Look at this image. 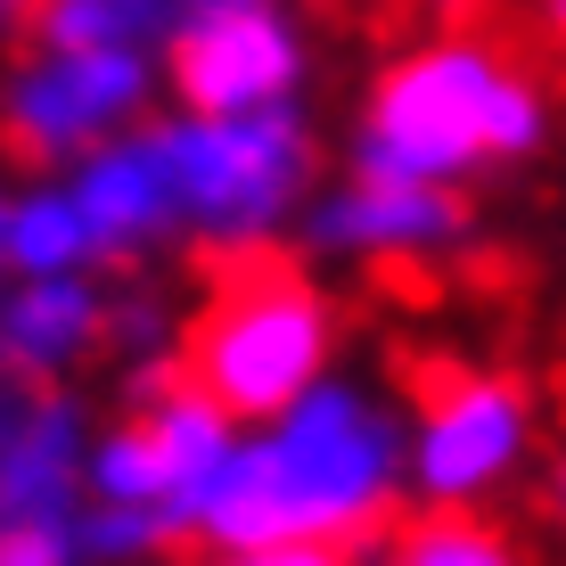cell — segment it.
Returning a JSON list of instances; mask_svg holds the SVG:
<instances>
[{"mask_svg":"<svg viewBox=\"0 0 566 566\" xmlns=\"http://www.w3.org/2000/svg\"><path fill=\"white\" fill-rule=\"evenodd\" d=\"M172 9H181V17H189V9H222V0H172Z\"/></svg>","mask_w":566,"mask_h":566,"instance_id":"cell-22","label":"cell"},{"mask_svg":"<svg viewBox=\"0 0 566 566\" xmlns=\"http://www.w3.org/2000/svg\"><path fill=\"white\" fill-rule=\"evenodd\" d=\"M402 501H411V386L337 361L287 411L239 427V452L198 525V558L287 542L378 551Z\"/></svg>","mask_w":566,"mask_h":566,"instance_id":"cell-1","label":"cell"},{"mask_svg":"<svg viewBox=\"0 0 566 566\" xmlns=\"http://www.w3.org/2000/svg\"><path fill=\"white\" fill-rule=\"evenodd\" d=\"M542 468V402L517 369L436 361L411 378V510H493Z\"/></svg>","mask_w":566,"mask_h":566,"instance_id":"cell-6","label":"cell"},{"mask_svg":"<svg viewBox=\"0 0 566 566\" xmlns=\"http://www.w3.org/2000/svg\"><path fill=\"white\" fill-rule=\"evenodd\" d=\"M66 189L91 222L99 271H140V263L189 255V206H181V165H172L165 115H148L124 140H107L99 156H83L66 172Z\"/></svg>","mask_w":566,"mask_h":566,"instance_id":"cell-10","label":"cell"},{"mask_svg":"<svg viewBox=\"0 0 566 566\" xmlns=\"http://www.w3.org/2000/svg\"><path fill=\"white\" fill-rule=\"evenodd\" d=\"M107 345V271H42L0 287V369L17 386H74Z\"/></svg>","mask_w":566,"mask_h":566,"instance_id":"cell-12","label":"cell"},{"mask_svg":"<svg viewBox=\"0 0 566 566\" xmlns=\"http://www.w3.org/2000/svg\"><path fill=\"white\" fill-rule=\"evenodd\" d=\"M468 239H476L468 189L386 181V172L321 181L296 222V247L328 271H436V263L468 255Z\"/></svg>","mask_w":566,"mask_h":566,"instance_id":"cell-9","label":"cell"},{"mask_svg":"<svg viewBox=\"0 0 566 566\" xmlns=\"http://www.w3.org/2000/svg\"><path fill=\"white\" fill-rule=\"evenodd\" d=\"M9 271L17 280H42V271H99L91 222L74 206L66 172H33L9 189Z\"/></svg>","mask_w":566,"mask_h":566,"instance_id":"cell-14","label":"cell"},{"mask_svg":"<svg viewBox=\"0 0 566 566\" xmlns=\"http://www.w3.org/2000/svg\"><path fill=\"white\" fill-rule=\"evenodd\" d=\"M181 369L239 427H255L337 369V304L280 255L213 263V280L198 287Z\"/></svg>","mask_w":566,"mask_h":566,"instance_id":"cell-4","label":"cell"},{"mask_svg":"<svg viewBox=\"0 0 566 566\" xmlns=\"http://www.w3.org/2000/svg\"><path fill=\"white\" fill-rule=\"evenodd\" d=\"M534 501H542V525L566 542V436L551 443V460L534 468Z\"/></svg>","mask_w":566,"mask_h":566,"instance_id":"cell-18","label":"cell"},{"mask_svg":"<svg viewBox=\"0 0 566 566\" xmlns=\"http://www.w3.org/2000/svg\"><path fill=\"white\" fill-rule=\"evenodd\" d=\"M91 436H99V411L83 386H17L0 419V534L83 517Z\"/></svg>","mask_w":566,"mask_h":566,"instance_id":"cell-11","label":"cell"},{"mask_svg":"<svg viewBox=\"0 0 566 566\" xmlns=\"http://www.w3.org/2000/svg\"><path fill=\"white\" fill-rule=\"evenodd\" d=\"M181 9L172 0H33L25 42L50 50H156L165 57Z\"/></svg>","mask_w":566,"mask_h":566,"instance_id":"cell-15","label":"cell"},{"mask_svg":"<svg viewBox=\"0 0 566 566\" xmlns=\"http://www.w3.org/2000/svg\"><path fill=\"white\" fill-rule=\"evenodd\" d=\"M165 99L156 50H50L25 42L0 66V165L17 172H74L83 156L148 124Z\"/></svg>","mask_w":566,"mask_h":566,"instance_id":"cell-7","label":"cell"},{"mask_svg":"<svg viewBox=\"0 0 566 566\" xmlns=\"http://www.w3.org/2000/svg\"><path fill=\"white\" fill-rule=\"evenodd\" d=\"M213 566H378V551H321V542H287V551H239Z\"/></svg>","mask_w":566,"mask_h":566,"instance_id":"cell-17","label":"cell"},{"mask_svg":"<svg viewBox=\"0 0 566 566\" xmlns=\"http://www.w3.org/2000/svg\"><path fill=\"white\" fill-rule=\"evenodd\" d=\"M378 566H525V551L484 510H411L386 525Z\"/></svg>","mask_w":566,"mask_h":566,"instance_id":"cell-16","label":"cell"},{"mask_svg":"<svg viewBox=\"0 0 566 566\" xmlns=\"http://www.w3.org/2000/svg\"><path fill=\"white\" fill-rule=\"evenodd\" d=\"M189 321H198V287L172 263H140V271H107V345L99 361L124 386L172 378L189 354Z\"/></svg>","mask_w":566,"mask_h":566,"instance_id":"cell-13","label":"cell"},{"mask_svg":"<svg viewBox=\"0 0 566 566\" xmlns=\"http://www.w3.org/2000/svg\"><path fill=\"white\" fill-rule=\"evenodd\" d=\"M17 271H9V181H0V287H9Z\"/></svg>","mask_w":566,"mask_h":566,"instance_id":"cell-21","label":"cell"},{"mask_svg":"<svg viewBox=\"0 0 566 566\" xmlns=\"http://www.w3.org/2000/svg\"><path fill=\"white\" fill-rule=\"evenodd\" d=\"M172 165H181L189 247L206 263L271 255L296 239L312 189H321V124L312 107H255V115H189L172 107Z\"/></svg>","mask_w":566,"mask_h":566,"instance_id":"cell-5","label":"cell"},{"mask_svg":"<svg viewBox=\"0 0 566 566\" xmlns=\"http://www.w3.org/2000/svg\"><path fill=\"white\" fill-rule=\"evenodd\" d=\"M551 132L558 99L525 57H510L484 33H436L369 74L354 124H345V172L468 189L501 165H534Z\"/></svg>","mask_w":566,"mask_h":566,"instance_id":"cell-2","label":"cell"},{"mask_svg":"<svg viewBox=\"0 0 566 566\" xmlns=\"http://www.w3.org/2000/svg\"><path fill=\"white\" fill-rule=\"evenodd\" d=\"M534 25H542L551 50H566V0H534Z\"/></svg>","mask_w":566,"mask_h":566,"instance_id":"cell-19","label":"cell"},{"mask_svg":"<svg viewBox=\"0 0 566 566\" xmlns=\"http://www.w3.org/2000/svg\"><path fill=\"white\" fill-rule=\"evenodd\" d=\"M25 17H33V0H0V42H25Z\"/></svg>","mask_w":566,"mask_h":566,"instance_id":"cell-20","label":"cell"},{"mask_svg":"<svg viewBox=\"0 0 566 566\" xmlns=\"http://www.w3.org/2000/svg\"><path fill=\"white\" fill-rule=\"evenodd\" d=\"M321 83V33L296 0H222L189 9L165 42V91L189 115L304 107Z\"/></svg>","mask_w":566,"mask_h":566,"instance_id":"cell-8","label":"cell"},{"mask_svg":"<svg viewBox=\"0 0 566 566\" xmlns=\"http://www.w3.org/2000/svg\"><path fill=\"white\" fill-rule=\"evenodd\" d=\"M239 452V419L189 369L124 386V411L99 419L83 476V566H165L198 551L206 501Z\"/></svg>","mask_w":566,"mask_h":566,"instance_id":"cell-3","label":"cell"}]
</instances>
